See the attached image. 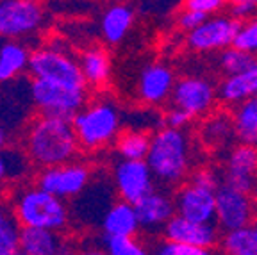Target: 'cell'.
<instances>
[{
	"label": "cell",
	"instance_id": "ac0fdd59",
	"mask_svg": "<svg viewBox=\"0 0 257 255\" xmlns=\"http://www.w3.org/2000/svg\"><path fill=\"white\" fill-rule=\"evenodd\" d=\"M140 227L149 232H163L170 219L177 214L175 200L165 191H152L134 205Z\"/></svg>",
	"mask_w": 257,
	"mask_h": 255
},
{
	"label": "cell",
	"instance_id": "603a6c76",
	"mask_svg": "<svg viewBox=\"0 0 257 255\" xmlns=\"http://www.w3.org/2000/svg\"><path fill=\"white\" fill-rule=\"evenodd\" d=\"M80 72L84 75V80L91 88H100L107 84L111 77V57L107 50L98 45L82 50L79 56Z\"/></svg>",
	"mask_w": 257,
	"mask_h": 255
},
{
	"label": "cell",
	"instance_id": "60d3db41",
	"mask_svg": "<svg viewBox=\"0 0 257 255\" xmlns=\"http://www.w3.org/2000/svg\"><path fill=\"white\" fill-rule=\"evenodd\" d=\"M13 255H27V253H24V251H22V250H18V251H15V253H13Z\"/></svg>",
	"mask_w": 257,
	"mask_h": 255
},
{
	"label": "cell",
	"instance_id": "4fadbf2b",
	"mask_svg": "<svg viewBox=\"0 0 257 255\" xmlns=\"http://www.w3.org/2000/svg\"><path fill=\"white\" fill-rule=\"evenodd\" d=\"M177 214L202 225L216 223V193L198 188L195 184H184L175 195Z\"/></svg>",
	"mask_w": 257,
	"mask_h": 255
},
{
	"label": "cell",
	"instance_id": "b9f144b4",
	"mask_svg": "<svg viewBox=\"0 0 257 255\" xmlns=\"http://www.w3.org/2000/svg\"><path fill=\"white\" fill-rule=\"evenodd\" d=\"M0 100H2V88H0Z\"/></svg>",
	"mask_w": 257,
	"mask_h": 255
},
{
	"label": "cell",
	"instance_id": "44dd1931",
	"mask_svg": "<svg viewBox=\"0 0 257 255\" xmlns=\"http://www.w3.org/2000/svg\"><path fill=\"white\" fill-rule=\"evenodd\" d=\"M134 25V9L127 4H112L100 16V34L105 43L118 45Z\"/></svg>",
	"mask_w": 257,
	"mask_h": 255
},
{
	"label": "cell",
	"instance_id": "5b68a950",
	"mask_svg": "<svg viewBox=\"0 0 257 255\" xmlns=\"http://www.w3.org/2000/svg\"><path fill=\"white\" fill-rule=\"evenodd\" d=\"M79 145L86 150H98L118 141L121 127V112L109 98L88 104L72 121Z\"/></svg>",
	"mask_w": 257,
	"mask_h": 255
},
{
	"label": "cell",
	"instance_id": "8992f818",
	"mask_svg": "<svg viewBox=\"0 0 257 255\" xmlns=\"http://www.w3.org/2000/svg\"><path fill=\"white\" fill-rule=\"evenodd\" d=\"M47 24V9L36 0H0V38L24 41L38 36Z\"/></svg>",
	"mask_w": 257,
	"mask_h": 255
},
{
	"label": "cell",
	"instance_id": "f35d334b",
	"mask_svg": "<svg viewBox=\"0 0 257 255\" xmlns=\"http://www.w3.org/2000/svg\"><path fill=\"white\" fill-rule=\"evenodd\" d=\"M77 255H109V253H107V250H105V246L100 248V246H93L91 244V246L80 248Z\"/></svg>",
	"mask_w": 257,
	"mask_h": 255
},
{
	"label": "cell",
	"instance_id": "1f68e13d",
	"mask_svg": "<svg viewBox=\"0 0 257 255\" xmlns=\"http://www.w3.org/2000/svg\"><path fill=\"white\" fill-rule=\"evenodd\" d=\"M234 47L257 57V16L245 22V24H241L236 41H234Z\"/></svg>",
	"mask_w": 257,
	"mask_h": 255
},
{
	"label": "cell",
	"instance_id": "7c38bea8",
	"mask_svg": "<svg viewBox=\"0 0 257 255\" xmlns=\"http://www.w3.org/2000/svg\"><path fill=\"white\" fill-rule=\"evenodd\" d=\"M216 89L204 77H184L177 80L173 89V107L182 109L191 118L207 114L216 102Z\"/></svg>",
	"mask_w": 257,
	"mask_h": 255
},
{
	"label": "cell",
	"instance_id": "e575fe53",
	"mask_svg": "<svg viewBox=\"0 0 257 255\" xmlns=\"http://www.w3.org/2000/svg\"><path fill=\"white\" fill-rule=\"evenodd\" d=\"M229 16L239 24L252 20L257 16V2L253 0H236L229 4Z\"/></svg>",
	"mask_w": 257,
	"mask_h": 255
},
{
	"label": "cell",
	"instance_id": "7bdbcfd3",
	"mask_svg": "<svg viewBox=\"0 0 257 255\" xmlns=\"http://www.w3.org/2000/svg\"><path fill=\"white\" fill-rule=\"evenodd\" d=\"M253 225H255V227H257V218H255V223H253Z\"/></svg>",
	"mask_w": 257,
	"mask_h": 255
},
{
	"label": "cell",
	"instance_id": "cb8c5ba5",
	"mask_svg": "<svg viewBox=\"0 0 257 255\" xmlns=\"http://www.w3.org/2000/svg\"><path fill=\"white\" fill-rule=\"evenodd\" d=\"M236 138L232 116L227 112H213L205 118L200 129V141L209 148H223Z\"/></svg>",
	"mask_w": 257,
	"mask_h": 255
},
{
	"label": "cell",
	"instance_id": "e0dca14e",
	"mask_svg": "<svg viewBox=\"0 0 257 255\" xmlns=\"http://www.w3.org/2000/svg\"><path fill=\"white\" fill-rule=\"evenodd\" d=\"M20 250L27 255H77L79 248L63 232L22 228Z\"/></svg>",
	"mask_w": 257,
	"mask_h": 255
},
{
	"label": "cell",
	"instance_id": "3957f363",
	"mask_svg": "<svg viewBox=\"0 0 257 255\" xmlns=\"http://www.w3.org/2000/svg\"><path fill=\"white\" fill-rule=\"evenodd\" d=\"M13 209L22 228L63 232L70 223V209L66 202L38 186L16 193Z\"/></svg>",
	"mask_w": 257,
	"mask_h": 255
},
{
	"label": "cell",
	"instance_id": "8fae6325",
	"mask_svg": "<svg viewBox=\"0 0 257 255\" xmlns=\"http://www.w3.org/2000/svg\"><path fill=\"white\" fill-rule=\"evenodd\" d=\"M241 24L229 15L211 16L198 29L188 34V45L197 52H214L234 47Z\"/></svg>",
	"mask_w": 257,
	"mask_h": 255
},
{
	"label": "cell",
	"instance_id": "9c48e42d",
	"mask_svg": "<svg viewBox=\"0 0 257 255\" xmlns=\"http://www.w3.org/2000/svg\"><path fill=\"white\" fill-rule=\"evenodd\" d=\"M89 179H91L89 168L82 163L72 161L61 166L43 170L38 177V188L61 200H70L86 191V188L89 186Z\"/></svg>",
	"mask_w": 257,
	"mask_h": 255
},
{
	"label": "cell",
	"instance_id": "7402d4cb",
	"mask_svg": "<svg viewBox=\"0 0 257 255\" xmlns=\"http://www.w3.org/2000/svg\"><path fill=\"white\" fill-rule=\"evenodd\" d=\"M218 96L221 102L230 105H239L250 98H257V61L243 73L225 77L218 88Z\"/></svg>",
	"mask_w": 257,
	"mask_h": 255
},
{
	"label": "cell",
	"instance_id": "2e32d148",
	"mask_svg": "<svg viewBox=\"0 0 257 255\" xmlns=\"http://www.w3.org/2000/svg\"><path fill=\"white\" fill-rule=\"evenodd\" d=\"M166 241L197 248H214L220 241V228L216 225H202L175 214L163 228Z\"/></svg>",
	"mask_w": 257,
	"mask_h": 255
},
{
	"label": "cell",
	"instance_id": "6da1fadb",
	"mask_svg": "<svg viewBox=\"0 0 257 255\" xmlns=\"http://www.w3.org/2000/svg\"><path fill=\"white\" fill-rule=\"evenodd\" d=\"M79 147L72 121L61 118L40 114L27 125L25 131V154L32 164L43 170L72 163Z\"/></svg>",
	"mask_w": 257,
	"mask_h": 255
},
{
	"label": "cell",
	"instance_id": "8d00e7d4",
	"mask_svg": "<svg viewBox=\"0 0 257 255\" xmlns=\"http://www.w3.org/2000/svg\"><path fill=\"white\" fill-rule=\"evenodd\" d=\"M184 8L198 11L211 18V16H216V13L225 8V2L223 0H188Z\"/></svg>",
	"mask_w": 257,
	"mask_h": 255
},
{
	"label": "cell",
	"instance_id": "d6986e66",
	"mask_svg": "<svg viewBox=\"0 0 257 255\" xmlns=\"http://www.w3.org/2000/svg\"><path fill=\"white\" fill-rule=\"evenodd\" d=\"M32 50L25 41L0 38V84H11L29 72Z\"/></svg>",
	"mask_w": 257,
	"mask_h": 255
},
{
	"label": "cell",
	"instance_id": "30bf717a",
	"mask_svg": "<svg viewBox=\"0 0 257 255\" xmlns=\"http://www.w3.org/2000/svg\"><path fill=\"white\" fill-rule=\"evenodd\" d=\"M112 184L120 200L133 205L156 191V179L147 161H118L112 170Z\"/></svg>",
	"mask_w": 257,
	"mask_h": 255
},
{
	"label": "cell",
	"instance_id": "74e56055",
	"mask_svg": "<svg viewBox=\"0 0 257 255\" xmlns=\"http://www.w3.org/2000/svg\"><path fill=\"white\" fill-rule=\"evenodd\" d=\"M207 18H209V16L202 15V13L184 8L181 11V15H179V20H177V22H179V27L184 29V31H188V34H189V32H193L195 29L200 27V25L204 24Z\"/></svg>",
	"mask_w": 257,
	"mask_h": 255
},
{
	"label": "cell",
	"instance_id": "83f0119b",
	"mask_svg": "<svg viewBox=\"0 0 257 255\" xmlns=\"http://www.w3.org/2000/svg\"><path fill=\"white\" fill-rule=\"evenodd\" d=\"M223 255H257V227L239 228V230L225 232L221 237Z\"/></svg>",
	"mask_w": 257,
	"mask_h": 255
},
{
	"label": "cell",
	"instance_id": "4dcf8cb0",
	"mask_svg": "<svg viewBox=\"0 0 257 255\" xmlns=\"http://www.w3.org/2000/svg\"><path fill=\"white\" fill-rule=\"evenodd\" d=\"M104 246L109 255H152L134 237H105Z\"/></svg>",
	"mask_w": 257,
	"mask_h": 255
},
{
	"label": "cell",
	"instance_id": "f1b7e54d",
	"mask_svg": "<svg viewBox=\"0 0 257 255\" xmlns=\"http://www.w3.org/2000/svg\"><path fill=\"white\" fill-rule=\"evenodd\" d=\"M29 164L31 159L27 157L25 152H20L13 148L0 152V182L6 179H18L29 172Z\"/></svg>",
	"mask_w": 257,
	"mask_h": 255
},
{
	"label": "cell",
	"instance_id": "9a60e30c",
	"mask_svg": "<svg viewBox=\"0 0 257 255\" xmlns=\"http://www.w3.org/2000/svg\"><path fill=\"white\" fill-rule=\"evenodd\" d=\"M175 75L165 63H150L141 70L138 79V98L149 105H159L172 98Z\"/></svg>",
	"mask_w": 257,
	"mask_h": 255
},
{
	"label": "cell",
	"instance_id": "ba28073f",
	"mask_svg": "<svg viewBox=\"0 0 257 255\" xmlns=\"http://www.w3.org/2000/svg\"><path fill=\"white\" fill-rule=\"evenodd\" d=\"M257 209L252 196L223 184L216 191V227L225 232L255 223Z\"/></svg>",
	"mask_w": 257,
	"mask_h": 255
},
{
	"label": "cell",
	"instance_id": "277c9868",
	"mask_svg": "<svg viewBox=\"0 0 257 255\" xmlns=\"http://www.w3.org/2000/svg\"><path fill=\"white\" fill-rule=\"evenodd\" d=\"M29 73L32 79L47 80L66 88L88 89L84 75L80 72L79 57L70 54L68 45L63 40H52L32 50Z\"/></svg>",
	"mask_w": 257,
	"mask_h": 255
},
{
	"label": "cell",
	"instance_id": "f546056e",
	"mask_svg": "<svg viewBox=\"0 0 257 255\" xmlns=\"http://www.w3.org/2000/svg\"><path fill=\"white\" fill-rule=\"evenodd\" d=\"M218 61H220L221 72L227 77H232V75H237V73H243L245 70H248L257 61V57L250 56V54L243 52V50H239V48H236V47H230L220 54V59Z\"/></svg>",
	"mask_w": 257,
	"mask_h": 255
},
{
	"label": "cell",
	"instance_id": "5bb4252c",
	"mask_svg": "<svg viewBox=\"0 0 257 255\" xmlns=\"http://www.w3.org/2000/svg\"><path fill=\"white\" fill-rule=\"evenodd\" d=\"M225 184L252 195L257 186V147L237 145L230 150L225 166Z\"/></svg>",
	"mask_w": 257,
	"mask_h": 255
},
{
	"label": "cell",
	"instance_id": "4316f807",
	"mask_svg": "<svg viewBox=\"0 0 257 255\" xmlns=\"http://www.w3.org/2000/svg\"><path fill=\"white\" fill-rule=\"evenodd\" d=\"M152 143V134L143 131H128L121 132L116 141V152L121 161H147Z\"/></svg>",
	"mask_w": 257,
	"mask_h": 255
},
{
	"label": "cell",
	"instance_id": "ffe728a7",
	"mask_svg": "<svg viewBox=\"0 0 257 255\" xmlns=\"http://www.w3.org/2000/svg\"><path fill=\"white\" fill-rule=\"evenodd\" d=\"M100 227L105 237H134L141 228L134 205L123 200L109 205Z\"/></svg>",
	"mask_w": 257,
	"mask_h": 255
},
{
	"label": "cell",
	"instance_id": "52a82bcc",
	"mask_svg": "<svg viewBox=\"0 0 257 255\" xmlns=\"http://www.w3.org/2000/svg\"><path fill=\"white\" fill-rule=\"evenodd\" d=\"M32 105L40 111L41 116H52L61 120L73 121L77 112L86 107L88 89H75L47 82V80H31Z\"/></svg>",
	"mask_w": 257,
	"mask_h": 255
},
{
	"label": "cell",
	"instance_id": "d4e9b609",
	"mask_svg": "<svg viewBox=\"0 0 257 255\" xmlns=\"http://www.w3.org/2000/svg\"><path fill=\"white\" fill-rule=\"evenodd\" d=\"M234 132L239 145L257 147V98L236 105L232 112Z\"/></svg>",
	"mask_w": 257,
	"mask_h": 255
},
{
	"label": "cell",
	"instance_id": "7a4b0ae2",
	"mask_svg": "<svg viewBox=\"0 0 257 255\" xmlns=\"http://www.w3.org/2000/svg\"><path fill=\"white\" fill-rule=\"evenodd\" d=\"M191 141L184 131L159 127L152 134L147 164L156 182L177 186L186 179L191 168Z\"/></svg>",
	"mask_w": 257,
	"mask_h": 255
},
{
	"label": "cell",
	"instance_id": "836d02e7",
	"mask_svg": "<svg viewBox=\"0 0 257 255\" xmlns=\"http://www.w3.org/2000/svg\"><path fill=\"white\" fill-rule=\"evenodd\" d=\"M189 182L198 186V188L209 189V191H214V193L223 186L221 184V175L216 170H213V168H198L197 172L191 175Z\"/></svg>",
	"mask_w": 257,
	"mask_h": 255
},
{
	"label": "cell",
	"instance_id": "d590c367",
	"mask_svg": "<svg viewBox=\"0 0 257 255\" xmlns=\"http://www.w3.org/2000/svg\"><path fill=\"white\" fill-rule=\"evenodd\" d=\"M191 120H193V118L188 114V112H184L182 109H179V107H172V109H168V111L165 112V116H163V127L175 129V131H182V129H184Z\"/></svg>",
	"mask_w": 257,
	"mask_h": 255
},
{
	"label": "cell",
	"instance_id": "ab89813d",
	"mask_svg": "<svg viewBox=\"0 0 257 255\" xmlns=\"http://www.w3.org/2000/svg\"><path fill=\"white\" fill-rule=\"evenodd\" d=\"M6 145H8V129L0 123V152L6 150Z\"/></svg>",
	"mask_w": 257,
	"mask_h": 255
},
{
	"label": "cell",
	"instance_id": "484cf974",
	"mask_svg": "<svg viewBox=\"0 0 257 255\" xmlns=\"http://www.w3.org/2000/svg\"><path fill=\"white\" fill-rule=\"evenodd\" d=\"M22 225L13 205L0 200V255H13L20 250Z\"/></svg>",
	"mask_w": 257,
	"mask_h": 255
},
{
	"label": "cell",
	"instance_id": "d6a6232c",
	"mask_svg": "<svg viewBox=\"0 0 257 255\" xmlns=\"http://www.w3.org/2000/svg\"><path fill=\"white\" fill-rule=\"evenodd\" d=\"M152 255H218L213 248H197L186 244L172 243V241H159L154 246Z\"/></svg>",
	"mask_w": 257,
	"mask_h": 255
}]
</instances>
